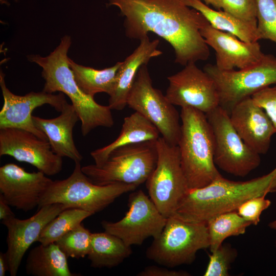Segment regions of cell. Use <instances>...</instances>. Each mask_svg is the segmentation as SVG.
I'll return each instance as SVG.
<instances>
[{
    "instance_id": "34",
    "label": "cell",
    "mask_w": 276,
    "mask_h": 276,
    "mask_svg": "<svg viewBox=\"0 0 276 276\" xmlns=\"http://www.w3.org/2000/svg\"><path fill=\"white\" fill-rule=\"evenodd\" d=\"M271 120L276 131V86L267 87L251 96Z\"/></svg>"
},
{
    "instance_id": "19",
    "label": "cell",
    "mask_w": 276,
    "mask_h": 276,
    "mask_svg": "<svg viewBox=\"0 0 276 276\" xmlns=\"http://www.w3.org/2000/svg\"><path fill=\"white\" fill-rule=\"evenodd\" d=\"M229 118L246 145L260 155L268 152L271 137L276 131L267 113L251 97L237 103L231 111Z\"/></svg>"
},
{
    "instance_id": "20",
    "label": "cell",
    "mask_w": 276,
    "mask_h": 276,
    "mask_svg": "<svg viewBox=\"0 0 276 276\" xmlns=\"http://www.w3.org/2000/svg\"><path fill=\"white\" fill-rule=\"evenodd\" d=\"M60 114L52 119L33 116L36 127L47 136L52 151L63 157H67L75 163L80 162L83 157L73 139V129L79 120L72 104L67 103Z\"/></svg>"
},
{
    "instance_id": "10",
    "label": "cell",
    "mask_w": 276,
    "mask_h": 276,
    "mask_svg": "<svg viewBox=\"0 0 276 276\" xmlns=\"http://www.w3.org/2000/svg\"><path fill=\"white\" fill-rule=\"evenodd\" d=\"M147 65L139 68L127 104L151 122L168 144L177 146L181 134L180 115L166 96L152 86Z\"/></svg>"
},
{
    "instance_id": "6",
    "label": "cell",
    "mask_w": 276,
    "mask_h": 276,
    "mask_svg": "<svg viewBox=\"0 0 276 276\" xmlns=\"http://www.w3.org/2000/svg\"><path fill=\"white\" fill-rule=\"evenodd\" d=\"M209 247L206 222L188 221L173 214L147 248L146 256L160 265L174 268L191 264L199 250Z\"/></svg>"
},
{
    "instance_id": "11",
    "label": "cell",
    "mask_w": 276,
    "mask_h": 276,
    "mask_svg": "<svg viewBox=\"0 0 276 276\" xmlns=\"http://www.w3.org/2000/svg\"><path fill=\"white\" fill-rule=\"evenodd\" d=\"M205 114L214 134V159L217 167L242 177L259 167L260 155L242 140L226 111L219 106Z\"/></svg>"
},
{
    "instance_id": "26",
    "label": "cell",
    "mask_w": 276,
    "mask_h": 276,
    "mask_svg": "<svg viewBox=\"0 0 276 276\" xmlns=\"http://www.w3.org/2000/svg\"><path fill=\"white\" fill-rule=\"evenodd\" d=\"M121 64L122 62H118L111 67L97 70L79 64L69 58L76 83L85 94L93 97L100 93H106L109 96L112 94Z\"/></svg>"
},
{
    "instance_id": "4",
    "label": "cell",
    "mask_w": 276,
    "mask_h": 276,
    "mask_svg": "<svg viewBox=\"0 0 276 276\" xmlns=\"http://www.w3.org/2000/svg\"><path fill=\"white\" fill-rule=\"evenodd\" d=\"M180 115L181 168L189 189L202 188L222 176L214 162L213 132L204 113L185 107Z\"/></svg>"
},
{
    "instance_id": "5",
    "label": "cell",
    "mask_w": 276,
    "mask_h": 276,
    "mask_svg": "<svg viewBox=\"0 0 276 276\" xmlns=\"http://www.w3.org/2000/svg\"><path fill=\"white\" fill-rule=\"evenodd\" d=\"M72 173L66 178L52 181L41 197L38 208L64 204L95 214L105 209L124 193L134 191L133 184L114 182L105 185L93 183L82 172L80 162L75 163Z\"/></svg>"
},
{
    "instance_id": "7",
    "label": "cell",
    "mask_w": 276,
    "mask_h": 276,
    "mask_svg": "<svg viewBox=\"0 0 276 276\" xmlns=\"http://www.w3.org/2000/svg\"><path fill=\"white\" fill-rule=\"evenodd\" d=\"M158 157L156 141L129 144L113 150L101 166L82 167V172L94 183L146 182L155 169Z\"/></svg>"
},
{
    "instance_id": "33",
    "label": "cell",
    "mask_w": 276,
    "mask_h": 276,
    "mask_svg": "<svg viewBox=\"0 0 276 276\" xmlns=\"http://www.w3.org/2000/svg\"><path fill=\"white\" fill-rule=\"evenodd\" d=\"M266 196L251 198L242 203L237 209L238 214L252 225H257L260 220L262 213L271 204Z\"/></svg>"
},
{
    "instance_id": "14",
    "label": "cell",
    "mask_w": 276,
    "mask_h": 276,
    "mask_svg": "<svg viewBox=\"0 0 276 276\" xmlns=\"http://www.w3.org/2000/svg\"><path fill=\"white\" fill-rule=\"evenodd\" d=\"M5 74L0 72V86L4 104L0 111V129L15 128L30 131L38 137L47 140L45 134L35 125L32 115L37 107L49 104L61 112L67 103L62 93L50 94L43 91H31L24 96L16 95L7 87Z\"/></svg>"
},
{
    "instance_id": "9",
    "label": "cell",
    "mask_w": 276,
    "mask_h": 276,
    "mask_svg": "<svg viewBox=\"0 0 276 276\" xmlns=\"http://www.w3.org/2000/svg\"><path fill=\"white\" fill-rule=\"evenodd\" d=\"M156 167L146 182L150 199L166 218L173 215L189 190L181 168L178 146L162 137L156 141Z\"/></svg>"
},
{
    "instance_id": "15",
    "label": "cell",
    "mask_w": 276,
    "mask_h": 276,
    "mask_svg": "<svg viewBox=\"0 0 276 276\" xmlns=\"http://www.w3.org/2000/svg\"><path fill=\"white\" fill-rule=\"evenodd\" d=\"M9 155L28 163L47 176H54L62 169V157L52 150L48 141L19 128L0 129V156Z\"/></svg>"
},
{
    "instance_id": "17",
    "label": "cell",
    "mask_w": 276,
    "mask_h": 276,
    "mask_svg": "<svg viewBox=\"0 0 276 276\" xmlns=\"http://www.w3.org/2000/svg\"><path fill=\"white\" fill-rule=\"evenodd\" d=\"M52 181L41 171L28 172L13 163L0 167V196L11 206L24 212L38 206Z\"/></svg>"
},
{
    "instance_id": "39",
    "label": "cell",
    "mask_w": 276,
    "mask_h": 276,
    "mask_svg": "<svg viewBox=\"0 0 276 276\" xmlns=\"http://www.w3.org/2000/svg\"><path fill=\"white\" fill-rule=\"evenodd\" d=\"M200 1H203L205 3L207 0H200Z\"/></svg>"
},
{
    "instance_id": "38",
    "label": "cell",
    "mask_w": 276,
    "mask_h": 276,
    "mask_svg": "<svg viewBox=\"0 0 276 276\" xmlns=\"http://www.w3.org/2000/svg\"><path fill=\"white\" fill-rule=\"evenodd\" d=\"M268 225L270 228L276 230V220L270 222Z\"/></svg>"
},
{
    "instance_id": "32",
    "label": "cell",
    "mask_w": 276,
    "mask_h": 276,
    "mask_svg": "<svg viewBox=\"0 0 276 276\" xmlns=\"http://www.w3.org/2000/svg\"><path fill=\"white\" fill-rule=\"evenodd\" d=\"M218 10L223 9L237 18L257 25L256 0H207Z\"/></svg>"
},
{
    "instance_id": "36",
    "label": "cell",
    "mask_w": 276,
    "mask_h": 276,
    "mask_svg": "<svg viewBox=\"0 0 276 276\" xmlns=\"http://www.w3.org/2000/svg\"><path fill=\"white\" fill-rule=\"evenodd\" d=\"M10 206H11L0 196V219L1 221L15 217Z\"/></svg>"
},
{
    "instance_id": "12",
    "label": "cell",
    "mask_w": 276,
    "mask_h": 276,
    "mask_svg": "<svg viewBox=\"0 0 276 276\" xmlns=\"http://www.w3.org/2000/svg\"><path fill=\"white\" fill-rule=\"evenodd\" d=\"M128 211L116 222L103 221L105 231L122 239L128 246L140 245L149 237H158L167 219L144 192L132 191L128 198Z\"/></svg>"
},
{
    "instance_id": "37",
    "label": "cell",
    "mask_w": 276,
    "mask_h": 276,
    "mask_svg": "<svg viewBox=\"0 0 276 276\" xmlns=\"http://www.w3.org/2000/svg\"><path fill=\"white\" fill-rule=\"evenodd\" d=\"M9 264L6 252H0V276H4L9 271Z\"/></svg>"
},
{
    "instance_id": "13",
    "label": "cell",
    "mask_w": 276,
    "mask_h": 276,
    "mask_svg": "<svg viewBox=\"0 0 276 276\" xmlns=\"http://www.w3.org/2000/svg\"><path fill=\"white\" fill-rule=\"evenodd\" d=\"M166 97L174 105L190 107L206 114L219 106V97L213 79L195 63L185 66L167 78Z\"/></svg>"
},
{
    "instance_id": "8",
    "label": "cell",
    "mask_w": 276,
    "mask_h": 276,
    "mask_svg": "<svg viewBox=\"0 0 276 276\" xmlns=\"http://www.w3.org/2000/svg\"><path fill=\"white\" fill-rule=\"evenodd\" d=\"M203 71L215 82L219 106L229 115L232 108L243 99L276 84V57L270 54H264L259 62L243 69L222 71L215 65L208 64Z\"/></svg>"
},
{
    "instance_id": "28",
    "label": "cell",
    "mask_w": 276,
    "mask_h": 276,
    "mask_svg": "<svg viewBox=\"0 0 276 276\" xmlns=\"http://www.w3.org/2000/svg\"><path fill=\"white\" fill-rule=\"evenodd\" d=\"M92 215L93 213L81 209H65L47 224L41 232L37 242L43 245L55 243Z\"/></svg>"
},
{
    "instance_id": "1",
    "label": "cell",
    "mask_w": 276,
    "mask_h": 276,
    "mask_svg": "<svg viewBox=\"0 0 276 276\" xmlns=\"http://www.w3.org/2000/svg\"><path fill=\"white\" fill-rule=\"evenodd\" d=\"M125 17V35L141 40L153 32L173 48L175 62L185 66L206 60L210 50L200 30L209 22L185 0H107Z\"/></svg>"
},
{
    "instance_id": "23",
    "label": "cell",
    "mask_w": 276,
    "mask_h": 276,
    "mask_svg": "<svg viewBox=\"0 0 276 276\" xmlns=\"http://www.w3.org/2000/svg\"><path fill=\"white\" fill-rule=\"evenodd\" d=\"M68 257L56 243L40 244L31 249L26 262L27 274L33 276H76L68 267Z\"/></svg>"
},
{
    "instance_id": "40",
    "label": "cell",
    "mask_w": 276,
    "mask_h": 276,
    "mask_svg": "<svg viewBox=\"0 0 276 276\" xmlns=\"http://www.w3.org/2000/svg\"><path fill=\"white\" fill-rule=\"evenodd\" d=\"M275 247H276V241H275Z\"/></svg>"
},
{
    "instance_id": "27",
    "label": "cell",
    "mask_w": 276,
    "mask_h": 276,
    "mask_svg": "<svg viewBox=\"0 0 276 276\" xmlns=\"http://www.w3.org/2000/svg\"><path fill=\"white\" fill-rule=\"evenodd\" d=\"M210 250H216L228 237L244 234L252 224L241 217L236 211L216 215L207 222Z\"/></svg>"
},
{
    "instance_id": "22",
    "label": "cell",
    "mask_w": 276,
    "mask_h": 276,
    "mask_svg": "<svg viewBox=\"0 0 276 276\" xmlns=\"http://www.w3.org/2000/svg\"><path fill=\"white\" fill-rule=\"evenodd\" d=\"M157 128L140 113L135 111L124 119L118 137L110 144L90 152L95 164L101 166L114 149L129 144L157 141L160 137Z\"/></svg>"
},
{
    "instance_id": "21",
    "label": "cell",
    "mask_w": 276,
    "mask_h": 276,
    "mask_svg": "<svg viewBox=\"0 0 276 276\" xmlns=\"http://www.w3.org/2000/svg\"><path fill=\"white\" fill-rule=\"evenodd\" d=\"M140 41L139 46L122 62L118 70L114 87L108 100L111 110H122L127 105L128 96L139 68L142 65L147 64L151 58L163 53L157 49L158 39L151 41L147 36Z\"/></svg>"
},
{
    "instance_id": "30",
    "label": "cell",
    "mask_w": 276,
    "mask_h": 276,
    "mask_svg": "<svg viewBox=\"0 0 276 276\" xmlns=\"http://www.w3.org/2000/svg\"><path fill=\"white\" fill-rule=\"evenodd\" d=\"M256 3L259 39L276 43V0H256Z\"/></svg>"
},
{
    "instance_id": "25",
    "label": "cell",
    "mask_w": 276,
    "mask_h": 276,
    "mask_svg": "<svg viewBox=\"0 0 276 276\" xmlns=\"http://www.w3.org/2000/svg\"><path fill=\"white\" fill-rule=\"evenodd\" d=\"M186 4L199 11L214 29L229 33L244 42L258 41L257 25L221 10H214L200 0H185Z\"/></svg>"
},
{
    "instance_id": "3",
    "label": "cell",
    "mask_w": 276,
    "mask_h": 276,
    "mask_svg": "<svg viewBox=\"0 0 276 276\" xmlns=\"http://www.w3.org/2000/svg\"><path fill=\"white\" fill-rule=\"evenodd\" d=\"M71 44V37L65 35L49 55L31 54L27 58L42 68L41 75L45 81L42 91L50 94L59 91L70 98L81 122L82 134L86 136L97 127H112L114 120L108 105L98 104L76 83L67 56Z\"/></svg>"
},
{
    "instance_id": "2",
    "label": "cell",
    "mask_w": 276,
    "mask_h": 276,
    "mask_svg": "<svg viewBox=\"0 0 276 276\" xmlns=\"http://www.w3.org/2000/svg\"><path fill=\"white\" fill-rule=\"evenodd\" d=\"M276 192V168L269 173L244 181L222 177L200 188L189 189L174 214L188 221L207 222L220 214L236 211L245 201Z\"/></svg>"
},
{
    "instance_id": "35",
    "label": "cell",
    "mask_w": 276,
    "mask_h": 276,
    "mask_svg": "<svg viewBox=\"0 0 276 276\" xmlns=\"http://www.w3.org/2000/svg\"><path fill=\"white\" fill-rule=\"evenodd\" d=\"M167 267L155 265L148 266L137 273L138 276H189L187 271L170 269Z\"/></svg>"
},
{
    "instance_id": "24",
    "label": "cell",
    "mask_w": 276,
    "mask_h": 276,
    "mask_svg": "<svg viewBox=\"0 0 276 276\" xmlns=\"http://www.w3.org/2000/svg\"><path fill=\"white\" fill-rule=\"evenodd\" d=\"M131 246L118 237L107 233L92 234L87 258L94 268L118 266L132 254Z\"/></svg>"
},
{
    "instance_id": "18",
    "label": "cell",
    "mask_w": 276,
    "mask_h": 276,
    "mask_svg": "<svg viewBox=\"0 0 276 276\" xmlns=\"http://www.w3.org/2000/svg\"><path fill=\"white\" fill-rule=\"evenodd\" d=\"M200 33L208 46L215 52L216 66L222 71L245 68L259 62L264 54L258 41L247 42L208 24Z\"/></svg>"
},
{
    "instance_id": "29",
    "label": "cell",
    "mask_w": 276,
    "mask_h": 276,
    "mask_svg": "<svg viewBox=\"0 0 276 276\" xmlns=\"http://www.w3.org/2000/svg\"><path fill=\"white\" fill-rule=\"evenodd\" d=\"M92 234L80 224L55 243L68 258H84L89 253Z\"/></svg>"
},
{
    "instance_id": "16",
    "label": "cell",
    "mask_w": 276,
    "mask_h": 276,
    "mask_svg": "<svg viewBox=\"0 0 276 276\" xmlns=\"http://www.w3.org/2000/svg\"><path fill=\"white\" fill-rule=\"evenodd\" d=\"M26 219L13 217L2 221L7 229L6 251L11 276H16L22 259L28 249L37 241L44 227L63 210L67 209L61 203L45 205Z\"/></svg>"
},
{
    "instance_id": "31",
    "label": "cell",
    "mask_w": 276,
    "mask_h": 276,
    "mask_svg": "<svg viewBox=\"0 0 276 276\" xmlns=\"http://www.w3.org/2000/svg\"><path fill=\"white\" fill-rule=\"evenodd\" d=\"M238 256L237 250L229 243H222L211 252L204 276H228L232 264Z\"/></svg>"
}]
</instances>
